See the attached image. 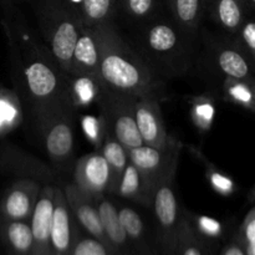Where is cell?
I'll return each mask as SVG.
<instances>
[{
  "instance_id": "cell-1",
  "label": "cell",
  "mask_w": 255,
  "mask_h": 255,
  "mask_svg": "<svg viewBox=\"0 0 255 255\" xmlns=\"http://www.w3.org/2000/svg\"><path fill=\"white\" fill-rule=\"evenodd\" d=\"M97 77L105 87L128 96L151 94L152 80L148 70L134 57L116 36L101 29Z\"/></svg>"
},
{
  "instance_id": "cell-11",
  "label": "cell",
  "mask_w": 255,
  "mask_h": 255,
  "mask_svg": "<svg viewBox=\"0 0 255 255\" xmlns=\"http://www.w3.org/2000/svg\"><path fill=\"white\" fill-rule=\"evenodd\" d=\"M120 221L137 255H161L157 242L149 236L143 219L137 211L127 206L117 207Z\"/></svg>"
},
{
  "instance_id": "cell-8",
  "label": "cell",
  "mask_w": 255,
  "mask_h": 255,
  "mask_svg": "<svg viewBox=\"0 0 255 255\" xmlns=\"http://www.w3.org/2000/svg\"><path fill=\"white\" fill-rule=\"evenodd\" d=\"M79 224L69 208L64 191L55 187L54 217H52L50 255H70Z\"/></svg>"
},
{
  "instance_id": "cell-18",
  "label": "cell",
  "mask_w": 255,
  "mask_h": 255,
  "mask_svg": "<svg viewBox=\"0 0 255 255\" xmlns=\"http://www.w3.org/2000/svg\"><path fill=\"white\" fill-rule=\"evenodd\" d=\"M0 234L9 255H32V233L30 222L2 219Z\"/></svg>"
},
{
  "instance_id": "cell-27",
  "label": "cell",
  "mask_w": 255,
  "mask_h": 255,
  "mask_svg": "<svg viewBox=\"0 0 255 255\" xmlns=\"http://www.w3.org/2000/svg\"><path fill=\"white\" fill-rule=\"evenodd\" d=\"M176 17L186 26H193L201 14L202 0H172Z\"/></svg>"
},
{
  "instance_id": "cell-2",
  "label": "cell",
  "mask_w": 255,
  "mask_h": 255,
  "mask_svg": "<svg viewBox=\"0 0 255 255\" xmlns=\"http://www.w3.org/2000/svg\"><path fill=\"white\" fill-rule=\"evenodd\" d=\"M176 171L177 166L172 167L157 181L152 192L151 208L157 222V243L161 255H174L179 226L183 218L174 188Z\"/></svg>"
},
{
  "instance_id": "cell-34",
  "label": "cell",
  "mask_w": 255,
  "mask_h": 255,
  "mask_svg": "<svg viewBox=\"0 0 255 255\" xmlns=\"http://www.w3.org/2000/svg\"><path fill=\"white\" fill-rule=\"evenodd\" d=\"M251 2H252V4H253L254 6H255V0H251Z\"/></svg>"
},
{
  "instance_id": "cell-26",
  "label": "cell",
  "mask_w": 255,
  "mask_h": 255,
  "mask_svg": "<svg viewBox=\"0 0 255 255\" xmlns=\"http://www.w3.org/2000/svg\"><path fill=\"white\" fill-rule=\"evenodd\" d=\"M148 45L154 51L166 52L173 49L177 44V34L169 25L157 24L148 31Z\"/></svg>"
},
{
  "instance_id": "cell-17",
  "label": "cell",
  "mask_w": 255,
  "mask_h": 255,
  "mask_svg": "<svg viewBox=\"0 0 255 255\" xmlns=\"http://www.w3.org/2000/svg\"><path fill=\"white\" fill-rule=\"evenodd\" d=\"M152 192H153V186L131 162H128L120 178L115 194L143 206L151 207Z\"/></svg>"
},
{
  "instance_id": "cell-19",
  "label": "cell",
  "mask_w": 255,
  "mask_h": 255,
  "mask_svg": "<svg viewBox=\"0 0 255 255\" xmlns=\"http://www.w3.org/2000/svg\"><path fill=\"white\" fill-rule=\"evenodd\" d=\"M101 153L109 163L110 171H111V184H110L109 192L115 194L117 186H119L120 178H121L125 168L129 162L128 151L114 136L110 134L105 138Z\"/></svg>"
},
{
  "instance_id": "cell-30",
  "label": "cell",
  "mask_w": 255,
  "mask_h": 255,
  "mask_svg": "<svg viewBox=\"0 0 255 255\" xmlns=\"http://www.w3.org/2000/svg\"><path fill=\"white\" fill-rule=\"evenodd\" d=\"M154 0H126L128 11L134 16H146L153 9Z\"/></svg>"
},
{
  "instance_id": "cell-22",
  "label": "cell",
  "mask_w": 255,
  "mask_h": 255,
  "mask_svg": "<svg viewBox=\"0 0 255 255\" xmlns=\"http://www.w3.org/2000/svg\"><path fill=\"white\" fill-rule=\"evenodd\" d=\"M227 97L234 104L255 112V80L232 79L228 77L224 84Z\"/></svg>"
},
{
  "instance_id": "cell-32",
  "label": "cell",
  "mask_w": 255,
  "mask_h": 255,
  "mask_svg": "<svg viewBox=\"0 0 255 255\" xmlns=\"http://www.w3.org/2000/svg\"><path fill=\"white\" fill-rule=\"evenodd\" d=\"M213 183L214 186H216L219 191L223 192V193H231L234 189L233 182L229 178H227V177L222 176V174H214Z\"/></svg>"
},
{
  "instance_id": "cell-9",
  "label": "cell",
  "mask_w": 255,
  "mask_h": 255,
  "mask_svg": "<svg viewBox=\"0 0 255 255\" xmlns=\"http://www.w3.org/2000/svg\"><path fill=\"white\" fill-rule=\"evenodd\" d=\"M54 203L55 187L46 186L41 188L30 219L32 233V255H50Z\"/></svg>"
},
{
  "instance_id": "cell-13",
  "label": "cell",
  "mask_w": 255,
  "mask_h": 255,
  "mask_svg": "<svg viewBox=\"0 0 255 255\" xmlns=\"http://www.w3.org/2000/svg\"><path fill=\"white\" fill-rule=\"evenodd\" d=\"M80 34L81 29L77 25V19L70 15L62 17L52 31L50 40L51 51L55 59L67 71H72V59Z\"/></svg>"
},
{
  "instance_id": "cell-15",
  "label": "cell",
  "mask_w": 255,
  "mask_h": 255,
  "mask_svg": "<svg viewBox=\"0 0 255 255\" xmlns=\"http://www.w3.org/2000/svg\"><path fill=\"white\" fill-rule=\"evenodd\" d=\"M100 44H101V31L100 30H81V34H80L77 44L75 46L72 71L79 72L84 76L97 77Z\"/></svg>"
},
{
  "instance_id": "cell-28",
  "label": "cell",
  "mask_w": 255,
  "mask_h": 255,
  "mask_svg": "<svg viewBox=\"0 0 255 255\" xmlns=\"http://www.w3.org/2000/svg\"><path fill=\"white\" fill-rule=\"evenodd\" d=\"M237 239L241 242L246 255H255V208L249 211L244 218Z\"/></svg>"
},
{
  "instance_id": "cell-23",
  "label": "cell",
  "mask_w": 255,
  "mask_h": 255,
  "mask_svg": "<svg viewBox=\"0 0 255 255\" xmlns=\"http://www.w3.org/2000/svg\"><path fill=\"white\" fill-rule=\"evenodd\" d=\"M77 5L80 17L87 26H94L104 21L112 10L114 0H70Z\"/></svg>"
},
{
  "instance_id": "cell-29",
  "label": "cell",
  "mask_w": 255,
  "mask_h": 255,
  "mask_svg": "<svg viewBox=\"0 0 255 255\" xmlns=\"http://www.w3.org/2000/svg\"><path fill=\"white\" fill-rule=\"evenodd\" d=\"M17 110L11 94L0 90V132H5L14 126Z\"/></svg>"
},
{
  "instance_id": "cell-24",
  "label": "cell",
  "mask_w": 255,
  "mask_h": 255,
  "mask_svg": "<svg viewBox=\"0 0 255 255\" xmlns=\"http://www.w3.org/2000/svg\"><path fill=\"white\" fill-rule=\"evenodd\" d=\"M219 69L232 79H252L251 66L241 52L232 49H226L218 55Z\"/></svg>"
},
{
  "instance_id": "cell-14",
  "label": "cell",
  "mask_w": 255,
  "mask_h": 255,
  "mask_svg": "<svg viewBox=\"0 0 255 255\" xmlns=\"http://www.w3.org/2000/svg\"><path fill=\"white\" fill-rule=\"evenodd\" d=\"M27 89L35 100L47 102L55 99L60 91V81L56 72L41 60H34L25 69Z\"/></svg>"
},
{
  "instance_id": "cell-33",
  "label": "cell",
  "mask_w": 255,
  "mask_h": 255,
  "mask_svg": "<svg viewBox=\"0 0 255 255\" xmlns=\"http://www.w3.org/2000/svg\"><path fill=\"white\" fill-rule=\"evenodd\" d=\"M219 255H246V252H244L241 242H239L236 237L233 241L229 242V243L222 249L221 254Z\"/></svg>"
},
{
  "instance_id": "cell-21",
  "label": "cell",
  "mask_w": 255,
  "mask_h": 255,
  "mask_svg": "<svg viewBox=\"0 0 255 255\" xmlns=\"http://www.w3.org/2000/svg\"><path fill=\"white\" fill-rule=\"evenodd\" d=\"M174 255H211L208 246L199 238L186 216H183L179 226Z\"/></svg>"
},
{
  "instance_id": "cell-16",
  "label": "cell",
  "mask_w": 255,
  "mask_h": 255,
  "mask_svg": "<svg viewBox=\"0 0 255 255\" xmlns=\"http://www.w3.org/2000/svg\"><path fill=\"white\" fill-rule=\"evenodd\" d=\"M44 137L47 153L54 161L61 162L71 157L74 133L66 117H52L44 128Z\"/></svg>"
},
{
  "instance_id": "cell-5",
  "label": "cell",
  "mask_w": 255,
  "mask_h": 255,
  "mask_svg": "<svg viewBox=\"0 0 255 255\" xmlns=\"http://www.w3.org/2000/svg\"><path fill=\"white\" fill-rule=\"evenodd\" d=\"M62 191H64L70 211L80 228L86 234L99 239L100 242L109 247L106 234L102 228L96 199L77 188L75 183L67 184Z\"/></svg>"
},
{
  "instance_id": "cell-20",
  "label": "cell",
  "mask_w": 255,
  "mask_h": 255,
  "mask_svg": "<svg viewBox=\"0 0 255 255\" xmlns=\"http://www.w3.org/2000/svg\"><path fill=\"white\" fill-rule=\"evenodd\" d=\"M213 14L219 24L229 31H238L244 21L242 0H212Z\"/></svg>"
},
{
  "instance_id": "cell-25",
  "label": "cell",
  "mask_w": 255,
  "mask_h": 255,
  "mask_svg": "<svg viewBox=\"0 0 255 255\" xmlns=\"http://www.w3.org/2000/svg\"><path fill=\"white\" fill-rule=\"evenodd\" d=\"M70 255H115L114 252L100 242L99 239L85 233L81 228H77Z\"/></svg>"
},
{
  "instance_id": "cell-12",
  "label": "cell",
  "mask_w": 255,
  "mask_h": 255,
  "mask_svg": "<svg viewBox=\"0 0 255 255\" xmlns=\"http://www.w3.org/2000/svg\"><path fill=\"white\" fill-rule=\"evenodd\" d=\"M112 136L127 149L143 146L144 142L137 128L133 106L129 102H117L111 106L110 111Z\"/></svg>"
},
{
  "instance_id": "cell-3",
  "label": "cell",
  "mask_w": 255,
  "mask_h": 255,
  "mask_svg": "<svg viewBox=\"0 0 255 255\" xmlns=\"http://www.w3.org/2000/svg\"><path fill=\"white\" fill-rule=\"evenodd\" d=\"M179 146L171 143L166 147H154L143 144L128 151L129 162L143 174L154 187L172 167L178 163Z\"/></svg>"
},
{
  "instance_id": "cell-31",
  "label": "cell",
  "mask_w": 255,
  "mask_h": 255,
  "mask_svg": "<svg viewBox=\"0 0 255 255\" xmlns=\"http://www.w3.org/2000/svg\"><path fill=\"white\" fill-rule=\"evenodd\" d=\"M243 39L246 41V44L248 45L249 49L252 50V52L255 55V21L247 22L243 26Z\"/></svg>"
},
{
  "instance_id": "cell-4",
  "label": "cell",
  "mask_w": 255,
  "mask_h": 255,
  "mask_svg": "<svg viewBox=\"0 0 255 255\" xmlns=\"http://www.w3.org/2000/svg\"><path fill=\"white\" fill-rule=\"evenodd\" d=\"M74 177L77 188L95 199L110 191L111 171L101 152H92L81 157L76 164Z\"/></svg>"
},
{
  "instance_id": "cell-6",
  "label": "cell",
  "mask_w": 255,
  "mask_h": 255,
  "mask_svg": "<svg viewBox=\"0 0 255 255\" xmlns=\"http://www.w3.org/2000/svg\"><path fill=\"white\" fill-rule=\"evenodd\" d=\"M39 184L32 179H20L6 191L0 203V213L4 221L30 222L39 199Z\"/></svg>"
},
{
  "instance_id": "cell-7",
  "label": "cell",
  "mask_w": 255,
  "mask_h": 255,
  "mask_svg": "<svg viewBox=\"0 0 255 255\" xmlns=\"http://www.w3.org/2000/svg\"><path fill=\"white\" fill-rule=\"evenodd\" d=\"M139 100L132 104L137 128L144 144L154 147H166L169 143L158 102L151 94L138 96Z\"/></svg>"
},
{
  "instance_id": "cell-10",
  "label": "cell",
  "mask_w": 255,
  "mask_h": 255,
  "mask_svg": "<svg viewBox=\"0 0 255 255\" xmlns=\"http://www.w3.org/2000/svg\"><path fill=\"white\" fill-rule=\"evenodd\" d=\"M96 202L110 249L115 255H137L120 221L116 204L106 198V196L100 197Z\"/></svg>"
}]
</instances>
